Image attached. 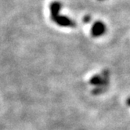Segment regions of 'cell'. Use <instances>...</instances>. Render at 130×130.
<instances>
[{"instance_id": "obj_1", "label": "cell", "mask_w": 130, "mask_h": 130, "mask_svg": "<svg viewBox=\"0 0 130 130\" xmlns=\"http://www.w3.org/2000/svg\"><path fill=\"white\" fill-rule=\"evenodd\" d=\"M52 20L59 26L66 27H75V23L72 21L68 17L63 15H58L57 17H52Z\"/></svg>"}, {"instance_id": "obj_2", "label": "cell", "mask_w": 130, "mask_h": 130, "mask_svg": "<svg viewBox=\"0 0 130 130\" xmlns=\"http://www.w3.org/2000/svg\"><path fill=\"white\" fill-rule=\"evenodd\" d=\"M106 25L102 21H96L93 24L91 29V34L93 37H100L106 32Z\"/></svg>"}, {"instance_id": "obj_3", "label": "cell", "mask_w": 130, "mask_h": 130, "mask_svg": "<svg viewBox=\"0 0 130 130\" xmlns=\"http://www.w3.org/2000/svg\"><path fill=\"white\" fill-rule=\"evenodd\" d=\"M109 79L103 75H94L90 79V84L96 86H107Z\"/></svg>"}, {"instance_id": "obj_4", "label": "cell", "mask_w": 130, "mask_h": 130, "mask_svg": "<svg viewBox=\"0 0 130 130\" xmlns=\"http://www.w3.org/2000/svg\"><path fill=\"white\" fill-rule=\"evenodd\" d=\"M62 8V4L60 2H53L50 4V13L51 17H57L60 14V11Z\"/></svg>"}, {"instance_id": "obj_5", "label": "cell", "mask_w": 130, "mask_h": 130, "mask_svg": "<svg viewBox=\"0 0 130 130\" xmlns=\"http://www.w3.org/2000/svg\"><path fill=\"white\" fill-rule=\"evenodd\" d=\"M106 86H99V87H96V89H94L92 90V93L94 95H99V94H101L103 93L104 91H106Z\"/></svg>"}, {"instance_id": "obj_6", "label": "cell", "mask_w": 130, "mask_h": 130, "mask_svg": "<svg viewBox=\"0 0 130 130\" xmlns=\"http://www.w3.org/2000/svg\"><path fill=\"white\" fill-rule=\"evenodd\" d=\"M84 21L85 22H89L90 21V17H86L85 18H84Z\"/></svg>"}, {"instance_id": "obj_7", "label": "cell", "mask_w": 130, "mask_h": 130, "mask_svg": "<svg viewBox=\"0 0 130 130\" xmlns=\"http://www.w3.org/2000/svg\"><path fill=\"white\" fill-rule=\"evenodd\" d=\"M127 104H128V106H130V97L127 100Z\"/></svg>"}, {"instance_id": "obj_8", "label": "cell", "mask_w": 130, "mask_h": 130, "mask_svg": "<svg viewBox=\"0 0 130 130\" xmlns=\"http://www.w3.org/2000/svg\"><path fill=\"white\" fill-rule=\"evenodd\" d=\"M100 1H103V0H100Z\"/></svg>"}]
</instances>
